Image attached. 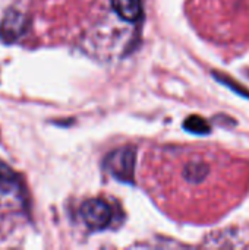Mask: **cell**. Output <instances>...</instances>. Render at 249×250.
I'll return each mask as SVG.
<instances>
[{
    "label": "cell",
    "instance_id": "cell-3",
    "mask_svg": "<svg viewBox=\"0 0 249 250\" xmlns=\"http://www.w3.org/2000/svg\"><path fill=\"white\" fill-rule=\"evenodd\" d=\"M26 29L25 16L16 10H9L0 23V38L4 42L16 41Z\"/></svg>",
    "mask_w": 249,
    "mask_h": 250
},
{
    "label": "cell",
    "instance_id": "cell-2",
    "mask_svg": "<svg viewBox=\"0 0 249 250\" xmlns=\"http://www.w3.org/2000/svg\"><path fill=\"white\" fill-rule=\"evenodd\" d=\"M81 215L87 227L91 230H103L112 221V208L103 199L85 201L81 207Z\"/></svg>",
    "mask_w": 249,
    "mask_h": 250
},
{
    "label": "cell",
    "instance_id": "cell-4",
    "mask_svg": "<svg viewBox=\"0 0 249 250\" xmlns=\"http://www.w3.org/2000/svg\"><path fill=\"white\" fill-rule=\"evenodd\" d=\"M112 6L114 12L128 22H135L142 15L141 0H112Z\"/></svg>",
    "mask_w": 249,
    "mask_h": 250
},
{
    "label": "cell",
    "instance_id": "cell-5",
    "mask_svg": "<svg viewBox=\"0 0 249 250\" xmlns=\"http://www.w3.org/2000/svg\"><path fill=\"white\" fill-rule=\"evenodd\" d=\"M185 129L189 130V132H194V133H207V132H210L208 123L204 119L198 117V116H192V117L186 119Z\"/></svg>",
    "mask_w": 249,
    "mask_h": 250
},
{
    "label": "cell",
    "instance_id": "cell-1",
    "mask_svg": "<svg viewBox=\"0 0 249 250\" xmlns=\"http://www.w3.org/2000/svg\"><path fill=\"white\" fill-rule=\"evenodd\" d=\"M107 170L122 182H132L135 167V151L129 146L113 151L106 161Z\"/></svg>",
    "mask_w": 249,
    "mask_h": 250
}]
</instances>
